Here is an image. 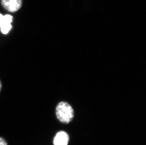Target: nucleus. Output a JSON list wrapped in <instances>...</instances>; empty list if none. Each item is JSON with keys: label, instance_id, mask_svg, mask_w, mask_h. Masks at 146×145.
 Segmentation results:
<instances>
[{"label": "nucleus", "instance_id": "obj_1", "mask_svg": "<svg viewBox=\"0 0 146 145\" xmlns=\"http://www.w3.org/2000/svg\"><path fill=\"white\" fill-rule=\"evenodd\" d=\"M56 115L58 120L62 123H68L71 122L74 116L72 106L67 102H60L56 108Z\"/></svg>", "mask_w": 146, "mask_h": 145}, {"label": "nucleus", "instance_id": "obj_3", "mask_svg": "<svg viewBox=\"0 0 146 145\" xmlns=\"http://www.w3.org/2000/svg\"><path fill=\"white\" fill-rule=\"evenodd\" d=\"M3 7L8 11L14 13L21 8L22 0H1Z\"/></svg>", "mask_w": 146, "mask_h": 145}, {"label": "nucleus", "instance_id": "obj_6", "mask_svg": "<svg viewBox=\"0 0 146 145\" xmlns=\"http://www.w3.org/2000/svg\"><path fill=\"white\" fill-rule=\"evenodd\" d=\"M1 82H0V91H1Z\"/></svg>", "mask_w": 146, "mask_h": 145}, {"label": "nucleus", "instance_id": "obj_5", "mask_svg": "<svg viewBox=\"0 0 146 145\" xmlns=\"http://www.w3.org/2000/svg\"><path fill=\"white\" fill-rule=\"evenodd\" d=\"M0 145H8L5 140L1 137H0Z\"/></svg>", "mask_w": 146, "mask_h": 145}, {"label": "nucleus", "instance_id": "obj_4", "mask_svg": "<svg viewBox=\"0 0 146 145\" xmlns=\"http://www.w3.org/2000/svg\"><path fill=\"white\" fill-rule=\"evenodd\" d=\"M68 134L64 131L58 132L54 140V145H67L69 142Z\"/></svg>", "mask_w": 146, "mask_h": 145}, {"label": "nucleus", "instance_id": "obj_2", "mask_svg": "<svg viewBox=\"0 0 146 145\" xmlns=\"http://www.w3.org/2000/svg\"><path fill=\"white\" fill-rule=\"evenodd\" d=\"M13 16L10 15H3L0 14V28L1 33L7 34L11 29V23L13 21Z\"/></svg>", "mask_w": 146, "mask_h": 145}]
</instances>
